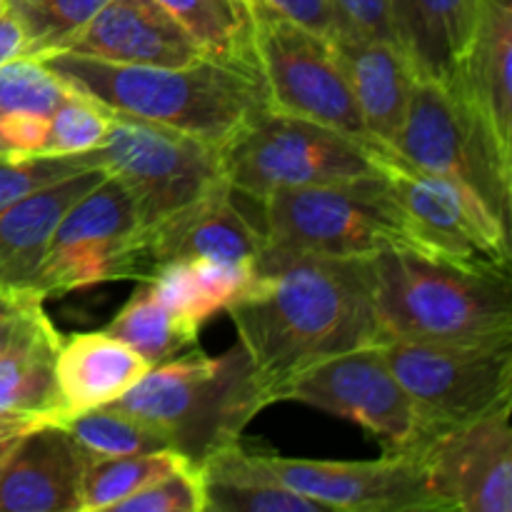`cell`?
<instances>
[{"label": "cell", "mask_w": 512, "mask_h": 512, "mask_svg": "<svg viewBox=\"0 0 512 512\" xmlns=\"http://www.w3.org/2000/svg\"><path fill=\"white\" fill-rule=\"evenodd\" d=\"M23 433H28V430H20V433H5L0 435V470H3V465L8 463V458L13 455V450L18 448L20 438H23Z\"/></svg>", "instance_id": "obj_43"}, {"label": "cell", "mask_w": 512, "mask_h": 512, "mask_svg": "<svg viewBox=\"0 0 512 512\" xmlns=\"http://www.w3.org/2000/svg\"><path fill=\"white\" fill-rule=\"evenodd\" d=\"M88 168H103L98 150L78 155L0 153V210L40 188Z\"/></svg>", "instance_id": "obj_34"}, {"label": "cell", "mask_w": 512, "mask_h": 512, "mask_svg": "<svg viewBox=\"0 0 512 512\" xmlns=\"http://www.w3.org/2000/svg\"><path fill=\"white\" fill-rule=\"evenodd\" d=\"M215 63L258 75L253 50V5L243 0H158ZM260 78V75H258Z\"/></svg>", "instance_id": "obj_26"}, {"label": "cell", "mask_w": 512, "mask_h": 512, "mask_svg": "<svg viewBox=\"0 0 512 512\" xmlns=\"http://www.w3.org/2000/svg\"><path fill=\"white\" fill-rule=\"evenodd\" d=\"M105 333L123 340L135 353L143 355L150 365H158L198 345L200 325L190 323L188 318L175 313L150 288V283L143 280V285L118 310Z\"/></svg>", "instance_id": "obj_27"}, {"label": "cell", "mask_w": 512, "mask_h": 512, "mask_svg": "<svg viewBox=\"0 0 512 512\" xmlns=\"http://www.w3.org/2000/svg\"><path fill=\"white\" fill-rule=\"evenodd\" d=\"M375 148L313 120L265 110L220 148L223 178L235 195L263 200L275 190L360 183L383 175Z\"/></svg>", "instance_id": "obj_6"}, {"label": "cell", "mask_w": 512, "mask_h": 512, "mask_svg": "<svg viewBox=\"0 0 512 512\" xmlns=\"http://www.w3.org/2000/svg\"><path fill=\"white\" fill-rule=\"evenodd\" d=\"M333 48L365 130L375 145L395 153L415 83L408 60L390 40L353 33L333 38Z\"/></svg>", "instance_id": "obj_20"}, {"label": "cell", "mask_w": 512, "mask_h": 512, "mask_svg": "<svg viewBox=\"0 0 512 512\" xmlns=\"http://www.w3.org/2000/svg\"><path fill=\"white\" fill-rule=\"evenodd\" d=\"M250 463L285 488L338 512H440L420 455L380 460H305L248 453Z\"/></svg>", "instance_id": "obj_14"}, {"label": "cell", "mask_w": 512, "mask_h": 512, "mask_svg": "<svg viewBox=\"0 0 512 512\" xmlns=\"http://www.w3.org/2000/svg\"><path fill=\"white\" fill-rule=\"evenodd\" d=\"M385 360L425 423L455 428L512 400L508 343H405L380 340Z\"/></svg>", "instance_id": "obj_12"}, {"label": "cell", "mask_w": 512, "mask_h": 512, "mask_svg": "<svg viewBox=\"0 0 512 512\" xmlns=\"http://www.w3.org/2000/svg\"><path fill=\"white\" fill-rule=\"evenodd\" d=\"M143 235L133 198L105 173L65 210L30 290L45 300L108 280H143Z\"/></svg>", "instance_id": "obj_9"}, {"label": "cell", "mask_w": 512, "mask_h": 512, "mask_svg": "<svg viewBox=\"0 0 512 512\" xmlns=\"http://www.w3.org/2000/svg\"><path fill=\"white\" fill-rule=\"evenodd\" d=\"M383 178L423 253L468 268L510 270V230L455 180L385 153Z\"/></svg>", "instance_id": "obj_13"}, {"label": "cell", "mask_w": 512, "mask_h": 512, "mask_svg": "<svg viewBox=\"0 0 512 512\" xmlns=\"http://www.w3.org/2000/svg\"><path fill=\"white\" fill-rule=\"evenodd\" d=\"M253 50L268 110L313 120L375 145L360 118L333 40L273 10L255 8Z\"/></svg>", "instance_id": "obj_10"}, {"label": "cell", "mask_w": 512, "mask_h": 512, "mask_svg": "<svg viewBox=\"0 0 512 512\" xmlns=\"http://www.w3.org/2000/svg\"><path fill=\"white\" fill-rule=\"evenodd\" d=\"M95 150L105 173L133 198L143 230L225 183L220 148L135 115L113 113L108 135Z\"/></svg>", "instance_id": "obj_8"}, {"label": "cell", "mask_w": 512, "mask_h": 512, "mask_svg": "<svg viewBox=\"0 0 512 512\" xmlns=\"http://www.w3.org/2000/svg\"><path fill=\"white\" fill-rule=\"evenodd\" d=\"M255 273H258V268H253V265L195 258L158 265L145 278V283H150V288L175 313L203 328V323L210 315L228 308L248 288Z\"/></svg>", "instance_id": "obj_25"}, {"label": "cell", "mask_w": 512, "mask_h": 512, "mask_svg": "<svg viewBox=\"0 0 512 512\" xmlns=\"http://www.w3.org/2000/svg\"><path fill=\"white\" fill-rule=\"evenodd\" d=\"M255 8L273 10V13L285 15L295 23L305 25L313 33L325 35V38H338L345 35L343 23L335 15L333 5L328 0H255Z\"/></svg>", "instance_id": "obj_37"}, {"label": "cell", "mask_w": 512, "mask_h": 512, "mask_svg": "<svg viewBox=\"0 0 512 512\" xmlns=\"http://www.w3.org/2000/svg\"><path fill=\"white\" fill-rule=\"evenodd\" d=\"M53 328V320L43 310V300H35V303L25 305V308L0 315V358L18 350L20 345L40 338V335H45Z\"/></svg>", "instance_id": "obj_38"}, {"label": "cell", "mask_w": 512, "mask_h": 512, "mask_svg": "<svg viewBox=\"0 0 512 512\" xmlns=\"http://www.w3.org/2000/svg\"><path fill=\"white\" fill-rule=\"evenodd\" d=\"M45 420H53V418H35V415H0V435L30 430L38 423H45Z\"/></svg>", "instance_id": "obj_42"}, {"label": "cell", "mask_w": 512, "mask_h": 512, "mask_svg": "<svg viewBox=\"0 0 512 512\" xmlns=\"http://www.w3.org/2000/svg\"><path fill=\"white\" fill-rule=\"evenodd\" d=\"M205 512H328L320 503L285 488L250 463L240 443L198 465Z\"/></svg>", "instance_id": "obj_24"}, {"label": "cell", "mask_w": 512, "mask_h": 512, "mask_svg": "<svg viewBox=\"0 0 512 512\" xmlns=\"http://www.w3.org/2000/svg\"><path fill=\"white\" fill-rule=\"evenodd\" d=\"M58 53L165 68L205 60L203 50L158 0H108Z\"/></svg>", "instance_id": "obj_17"}, {"label": "cell", "mask_w": 512, "mask_h": 512, "mask_svg": "<svg viewBox=\"0 0 512 512\" xmlns=\"http://www.w3.org/2000/svg\"><path fill=\"white\" fill-rule=\"evenodd\" d=\"M333 5L335 15L343 23L345 33L365 35V38L390 40V18H388V0H328Z\"/></svg>", "instance_id": "obj_36"}, {"label": "cell", "mask_w": 512, "mask_h": 512, "mask_svg": "<svg viewBox=\"0 0 512 512\" xmlns=\"http://www.w3.org/2000/svg\"><path fill=\"white\" fill-rule=\"evenodd\" d=\"M25 55V33L8 8H0V65Z\"/></svg>", "instance_id": "obj_40"}, {"label": "cell", "mask_w": 512, "mask_h": 512, "mask_svg": "<svg viewBox=\"0 0 512 512\" xmlns=\"http://www.w3.org/2000/svg\"><path fill=\"white\" fill-rule=\"evenodd\" d=\"M512 400L435 435L420 453L438 510L512 512Z\"/></svg>", "instance_id": "obj_15"}, {"label": "cell", "mask_w": 512, "mask_h": 512, "mask_svg": "<svg viewBox=\"0 0 512 512\" xmlns=\"http://www.w3.org/2000/svg\"><path fill=\"white\" fill-rule=\"evenodd\" d=\"M115 512H205L198 465H180L170 475L145 485L143 490L115 505Z\"/></svg>", "instance_id": "obj_35"}, {"label": "cell", "mask_w": 512, "mask_h": 512, "mask_svg": "<svg viewBox=\"0 0 512 512\" xmlns=\"http://www.w3.org/2000/svg\"><path fill=\"white\" fill-rule=\"evenodd\" d=\"M512 0H478L473 30L455 65L450 90L512 150Z\"/></svg>", "instance_id": "obj_19"}, {"label": "cell", "mask_w": 512, "mask_h": 512, "mask_svg": "<svg viewBox=\"0 0 512 512\" xmlns=\"http://www.w3.org/2000/svg\"><path fill=\"white\" fill-rule=\"evenodd\" d=\"M280 400L313 405L360 425L378 440L383 455H420L438 435L405 393L380 343L313 365L283 390Z\"/></svg>", "instance_id": "obj_11"}, {"label": "cell", "mask_w": 512, "mask_h": 512, "mask_svg": "<svg viewBox=\"0 0 512 512\" xmlns=\"http://www.w3.org/2000/svg\"><path fill=\"white\" fill-rule=\"evenodd\" d=\"M478 0H388L393 43L415 78L448 85L473 30Z\"/></svg>", "instance_id": "obj_23"}, {"label": "cell", "mask_w": 512, "mask_h": 512, "mask_svg": "<svg viewBox=\"0 0 512 512\" xmlns=\"http://www.w3.org/2000/svg\"><path fill=\"white\" fill-rule=\"evenodd\" d=\"M113 408L143 420L170 450L193 465L240 443L255 415L268 408L243 345L223 355L180 353L153 365Z\"/></svg>", "instance_id": "obj_4"}, {"label": "cell", "mask_w": 512, "mask_h": 512, "mask_svg": "<svg viewBox=\"0 0 512 512\" xmlns=\"http://www.w3.org/2000/svg\"><path fill=\"white\" fill-rule=\"evenodd\" d=\"M0 140L10 155H45L48 140V115H3L0 118Z\"/></svg>", "instance_id": "obj_39"}, {"label": "cell", "mask_w": 512, "mask_h": 512, "mask_svg": "<svg viewBox=\"0 0 512 512\" xmlns=\"http://www.w3.org/2000/svg\"><path fill=\"white\" fill-rule=\"evenodd\" d=\"M243 3H248V5H253V8H255V0H243Z\"/></svg>", "instance_id": "obj_44"}, {"label": "cell", "mask_w": 512, "mask_h": 512, "mask_svg": "<svg viewBox=\"0 0 512 512\" xmlns=\"http://www.w3.org/2000/svg\"><path fill=\"white\" fill-rule=\"evenodd\" d=\"M395 155L463 185L510 230L512 150L448 85L415 78Z\"/></svg>", "instance_id": "obj_7"}, {"label": "cell", "mask_w": 512, "mask_h": 512, "mask_svg": "<svg viewBox=\"0 0 512 512\" xmlns=\"http://www.w3.org/2000/svg\"><path fill=\"white\" fill-rule=\"evenodd\" d=\"M225 313L268 405L313 365L380 343L370 260L263 253Z\"/></svg>", "instance_id": "obj_1"}, {"label": "cell", "mask_w": 512, "mask_h": 512, "mask_svg": "<svg viewBox=\"0 0 512 512\" xmlns=\"http://www.w3.org/2000/svg\"><path fill=\"white\" fill-rule=\"evenodd\" d=\"M265 243L258 223L235 203L228 183L218 185L143 235V280L158 265L208 258L258 268Z\"/></svg>", "instance_id": "obj_16"}, {"label": "cell", "mask_w": 512, "mask_h": 512, "mask_svg": "<svg viewBox=\"0 0 512 512\" xmlns=\"http://www.w3.org/2000/svg\"><path fill=\"white\" fill-rule=\"evenodd\" d=\"M58 330L20 345L0 358V415H35L60 420V400L55 388V350Z\"/></svg>", "instance_id": "obj_28"}, {"label": "cell", "mask_w": 512, "mask_h": 512, "mask_svg": "<svg viewBox=\"0 0 512 512\" xmlns=\"http://www.w3.org/2000/svg\"><path fill=\"white\" fill-rule=\"evenodd\" d=\"M68 88L105 105L110 113L135 115L225 148L268 110L258 75L215 60L193 65H123L73 53L43 55Z\"/></svg>", "instance_id": "obj_2"}, {"label": "cell", "mask_w": 512, "mask_h": 512, "mask_svg": "<svg viewBox=\"0 0 512 512\" xmlns=\"http://www.w3.org/2000/svg\"><path fill=\"white\" fill-rule=\"evenodd\" d=\"M35 300H43L33 293H25V290H10L0 285V315H8L13 310L25 308V305L35 303Z\"/></svg>", "instance_id": "obj_41"}, {"label": "cell", "mask_w": 512, "mask_h": 512, "mask_svg": "<svg viewBox=\"0 0 512 512\" xmlns=\"http://www.w3.org/2000/svg\"><path fill=\"white\" fill-rule=\"evenodd\" d=\"M60 423L65 425L75 443L80 445L90 460L113 458V455L148 453V450H165V440L153 428L113 405L85 410V413L70 415Z\"/></svg>", "instance_id": "obj_30"}, {"label": "cell", "mask_w": 512, "mask_h": 512, "mask_svg": "<svg viewBox=\"0 0 512 512\" xmlns=\"http://www.w3.org/2000/svg\"><path fill=\"white\" fill-rule=\"evenodd\" d=\"M110 118L113 113L105 105L68 88L65 98L48 115L45 155H78L100 148L108 135Z\"/></svg>", "instance_id": "obj_32"}, {"label": "cell", "mask_w": 512, "mask_h": 512, "mask_svg": "<svg viewBox=\"0 0 512 512\" xmlns=\"http://www.w3.org/2000/svg\"><path fill=\"white\" fill-rule=\"evenodd\" d=\"M68 93V85L40 58L20 55L0 65V118L3 115H50Z\"/></svg>", "instance_id": "obj_33"}, {"label": "cell", "mask_w": 512, "mask_h": 512, "mask_svg": "<svg viewBox=\"0 0 512 512\" xmlns=\"http://www.w3.org/2000/svg\"><path fill=\"white\" fill-rule=\"evenodd\" d=\"M190 463L175 450H148V453L113 455L88 460L80 488V512L115 510V505L143 490L145 485L165 478L180 465Z\"/></svg>", "instance_id": "obj_29"}, {"label": "cell", "mask_w": 512, "mask_h": 512, "mask_svg": "<svg viewBox=\"0 0 512 512\" xmlns=\"http://www.w3.org/2000/svg\"><path fill=\"white\" fill-rule=\"evenodd\" d=\"M3 5H5V0H0V8H3Z\"/></svg>", "instance_id": "obj_45"}, {"label": "cell", "mask_w": 512, "mask_h": 512, "mask_svg": "<svg viewBox=\"0 0 512 512\" xmlns=\"http://www.w3.org/2000/svg\"><path fill=\"white\" fill-rule=\"evenodd\" d=\"M153 365L105 330L60 340L53 370L60 420L123 398Z\"/></svg>", "instance_id": "obj_21"}, {"label": "cell", "mask_w": 512, "mask_h": 512, "mask_svg": "<svg viewBox=\"0 0 512 512\" xmlns=\"http://www.w3.org/2000/svg\"><path fill=\"white\" fill-rule=\"evenodd\" d=\"M108 0H5L25 33V55L43 58L65 48Z\"/></svg>", "instance_id": "obj_31"}, {"label": "cell", "mask_w": 512, "mask_h": 512, "mask_svg": "<svg viewBox=\"0 0 512 512\" xmlns=\"http://www.w3.org/2000/svg\"><path fill=\"white\" fill-rule=\"evenodd\" d=\"M88 460L60 420L38 423L0 470V512H80Z\"/></svg>", "instance_id": "obj_18"}, {"label": "cell", "mask_w": 512, "mask_h": 512, "mask_svg": "<svg viewBox=\"0 0 512 512\" xmlns=\"http://www.w3.org/2000/svg\"><path fill=\"white\" fill-rule=\"evenodd\" d=\"M380 340L508 343L510 270L468 268L413 248L370 258Z\"/></svg>", "instance_id": "obj_3"}, {"label": "cell", "mask_w": 512, "mask_h": 512, "mask_svg": "<svg viewBox=\"0 0 512 512\" xmlns=\"http://www.w3.org/2000/svg\"><path fill=\"white\" fill-rule=\"evenodd\" d=\"M105 178V168H88L40 188L0 210V285L33 293L35 273L65 210ZM35 295V293H33Z\"/></svg>", "instance_id": "obj_22"}, {"label": "cell", "mask_w": 512, "mask_h": 512, "mask_svg": "<svg viewBox=\"0 0 512 512\" xmlns=\"http://www.w3.org/2000/svg\"><path fill=\"white\" fill-rule=\"evenodd\" d=\"M255 203L268 255L370 260L390 248L420 250L383 175L360 183L275 190Z\"/></svg>", "instance_id": "obj_5"}]
</instances>
